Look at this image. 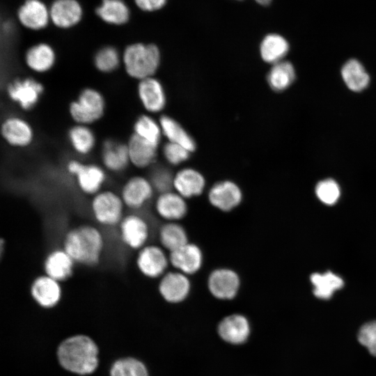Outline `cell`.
<instances>
[{
    "label": "cell",
    "mask_w": 376,
    "mask_h": 376,
    "mask_svg": "<svg viewBox=\"0 0 376 376\" xmlns=\"http://www.w3.org/2000/svg\"><path fill=\"white\" fill-rule=\"evenodd\" d=\"M315 194L322 203L333 205L338 200L340 192L339 186L335 180L326 179L318 183Z\"/></svg>",
    "instance_id": "cell-39"
},
{
    "label": "cell",
    "mask_w": 376,
    "mask_h": 376,
    "mask_svg": "<svg viewBox=\"0 0 376 376\" xmlns=\"http://www.w3.org/2000/svg\"><path fill=\"white\" fill-rule=\"evenodd\" d=\"M130 164L138 169L152 166L157 157V146L132 134L127 142Z\"/></svg>",
    "instance_id": "cell-25"
},
{
    "label": "cell",
    "mask_w": 376,
    "mask_h": 376,
    "mask_svg": "<svg viewBox=\"0 0 376 376\" xmlns=\"http://www.w3.org/2000/svg\"><path fill=\"white\" fill-rule=\"evenodd\" d=\"M140 102L146 110L151 113L162 111L166 104V96L162 85L153 77L141 79L137 85Z\"/></svg>",
    "instance_id": "cell-21"
},
{
    "label": "cell",
    "mask_w": 376,
    "mask_h": 376,
    "mask_svg": "<svg viewBox=\"0 0 376 376\" xmlns=\"http://www.w3.org/2000/svg\"><path fill=\"white\" fill-rule=\"evenodd\" d=\"M29 290L33 299L45 308L54 307L62 298L61 283L44 273L32 280Z\"/></svg>",
    "instance_id": "cell-16"
},
{
    "label": "cell",
    "mask_w": 376,
    "mask_h": 376,
    "mask_svg": "<svg viewBox=\"0 0 376 376\" xmlns=\"http://www.w3.org/2000/svg\"><path fill=\"white\" fill-rule=\"evenodd\" d=\"M56 54L54 48L46 42L30 47L25 52L24 62L27 68L36 73H45L55 65Z\"/></svg>",
    "instance_id": "cell-24"
},
{
    "label": "cell",
    "mask_w": 376,
    "mask_h": 376,
    "mask_svg": "<svg viewBox=\"0 0 376 376\" xmlns=\"http://www.w3.org/2000/svg\"><path fill=\"white\" fill-rule=\"evenodd\" d=\"M122 56L118 49L110 45L99 49L93 57V65L102 73H111L120 65Z\"/></svg>",
    "instance_id": "cell-35"
},
{
    "label": "cell",
    "mask_w": 376,
    "mask_h": 376,
    "mask_svg": "<svg viewBox=\"0 0 376 376\" xmlns=\"http://www.w3.org/2000/svg\"><path fill=\"white\" fill-rule=\"evenodd\" d=\"M50 20L58 28L73 27L81 20L83 10L77 0H55L49 8Z\"/></svg>",
    "instance_id": "cell-20"
},
{
    "label": "cell",
    "mask_w": 376,
    "mask_h": 376,
    "mask_svg": "<svg viewBox=\"0 0 376 376\" xmlns=\"http://www.w3.org/2000/svg\"><path fill=\"white\" fill-rule=\"evenodd\" d=\"M66 170L75 178L79 191L91 197L102 190L107 180L105 169L95 164L71 159L66 164Z\"/></svg>",
    "instance_id": "cell-6"
},
{
    "label": "cell",
    "mask_w": 376,
    "mask_h": 376,
    "mask_svg": "<svg viewBox=\"0 0 376 376\" xmlns=\"http://www.w3.org/2000/svg\"><path fill=\"white\" fill-rule=\"evenodd\" d=\"M160 246L169 253L189 242L188 234L178 221H166L158 230Z\"/></svg>",
    "instance_id": "cell-28"
},
{
    "label": "cell",
    "mask_w": 376,
    "mask_h": 376,
    "mask_svg": "<svg viewBox=\"0 0 376 376\" xmlns=\"http://www.w3.org/2000/svg\"><path fill=\"white\" fill-rule=\"evenodd\" d=\"M159 124L162 133L169 142L182 146L190 152L196 149L194 139L174 119L167 116H162L159 118Z\"/></svg>",
    "instance_id": "cell-31"
},
{
    "label": "cell",
    "mask_w": 376,
    "mask_h": 376,
    "mask_svg": "<svg viewBox=\"0 0 376 376\" xmlns=\"http://www.w3.org/2000/svg\"><path fill=\"white\" fill-rule=\"evenodd\" d=\"M159 48L154 44L134 42L123 50L122 63L126 74L139 81L153 77L160 63Z\"/></svg>",
    "instance_id": "cell-3"
},
{
    "label": "cell",
    "mask_w": 376,
    "mask_h": 376,
    "mask_svg": "<svg viewBox=\"0 0 376 376\" xmlns=\"http://www.w3.org/2000/svg\"><path fill=\"white\" fill-rule=\"evenodd\" d=\"M173 178L172 173L164 166L154 167L148 178L155 191L159 194L172 191L173 188Z\"/></svg>",
    "instance_id": "cell-38"
},
{
    "label": "cell",
    "mask_w": 376,
    "mask_h": 376,
    "mask_svg": "<svg viewBox=\"0 0 376 376\" xmlns=\"http://www.w3.org/2000/svg\"><path fill=\"white\" fill-rule=\"evenodd\" d=\"M136 6L143 11L153 12L161 9L167 0H134Z\"/></svg>",
    "instance_id": "cell-42"
},
{
    "label": "cell",
    "mask_w": 376,
    "mask_h": 376,
    "mask_svg": "<svg viewBox=\"0 0 376 376\" xmlns=\"http://www.w3.org/2000/svg\"><path fill=\"white\" fill-rule=\"evenodd\" d=\"M134 134L158 146L162 136V130L152 117L148 115L139 116L134 123Z\"/></svg>",
    "instance_id": "cell-36"
},
{
    "label": "cell",
    "mask_w": 376,
    "mask_h": 376,
    "mask_svg": "<svg viewBox=\"0 0 376 376\" xmlns=\"http://www.w3.org/2000/svg\"><path fill=\"white\" fill-rule=\"evenodd\" d=\"M95 13L103 22L113 25L127 23L130 15V9L123 0H102Z\"/></svg>",
    "instance_id": "cell-27"
},
{
    "label": "cell",
    "mask_w": 376,
    "mask_h": 376,
    "mask_svg": "<svg viewBox=\"0 0 376 376\" xmlns=\"http://www.w3.org/2000/svg\"><path fill=\"white\" fill-rule=\"evenodd\" d=\"M111 376H148L145 365L133 358L116 361L111 368Z\"/></svg>",
    "instance_id": "cell-37"
},
{
    "label": "cell",
    "mask_w": 376,
    "mask_h": 376,
    "mask_svg": "<svg viewBox=\"0 0 376 376\" xmlns=\"http://www.w3.org/2000/svg\"><path fill=\"white\" fill-rule=\"evenodd\" d=\"M187 199L176 191H169L159 194L155 202L157 214L166 221H178L188 213Z\"/></svg>",
    "instance_id": "cell-18"
},
{
    "label": "cell",
    "mask_w": 376,
    "mask_h": 376,
    "mask_svg": "<svg viewBox=\"0 0 376 376\" xmlns=\"http://www.w3.org/2000/svg\"><path fill=\"white\" fill-rule=\"evenodd\" d=\"M1 134L8 145L19 148L29 147L35 137L31 124L17 116H10L3 120L1 125Z\"/></svg>",
    "instance_id": "cell-14"
},
{
    "label": "cell",
    "mask_w": 376,
    "mask_h": 376,
    "mask_svg": "<svg viewBox=\"0 0 376 376\" xmlns=\"http://www.w3.org/2000/svg\"><path fill=\"white\" fill-rule=\"evenodd\" d=\"M155 191L149 178L133 175L124 182L119 194L126 208L137 212L149 203Z\"/></svg>",
    "instance_id": "cell-10"
},
{
    "label": "cell",
    "mask_w": 376,
    "mask_h": 376,
    "mask_svg": "<svg viewBox=\"0 0 376 376\" xmlns=\"http://www.w3.org/2000/svg\"><path fill=\"white\" fill-rule=\"evenodd\" d=\"M358 340L370 354L376 357V321L367 322L360 328Z\"/></svg>",
    "instance_id": "cell-40"
},
{
    "label": "cell",
    "mask_w": 376,
    "mask_h": 376,
    "mask_svg": "<svg viewBox=\"0 0 376 376\" xmlns=\"http://www.w3.org/2000/svg\"><path fill=\"white\" fill-rule=\"evenodd\" d=\"M207 200L215 209L223 212H230L242 203L243 193L235 182L228 180H221L210 188Z\"/></svg>",
    "instance_id": "cell-12"
},
{
    "label": "cell",
    "mask_w": 376,
    "mask_h": 376,
    "mask_svg": "<svg viewBox=\"0 0 376 376\" xmlns=\"http://www.w3.org/2000/svg\"><path fill=\"white\" fill-rule=\"evenodd\" d=\"M98 350L89 337L78 335L67 338L57 351L60 364L67 370L79 375L93 373L98 365Z\"/></svg>",
    "instance_id": "cell-2"
},
{
    "label": "cell",
    "mask_w": 376,
    "mask_h": 376,
    "mask_svg": "<svg viewBox=\"0 0 376 376\" xmlns=\"http://www.w3.org/2000/svg\"><path fill=\"white\" fill-rule=\"evenodd\" d=\"M205 187V179L197 170L185 168L177 172L173 178V188L185 199L201 195Z\"/></svg>",
    "instance_id": "cell-22"
},
{
    "label": "cell",
    "mask_w": 376,
    "mask_h": 376,
    "mask_svg": "<svg viewBox=\"0 0 376 376\" xmlns=\"http://www.w3.org/2000/svg\"><path fill=\"white\" fill-rule=\"evenodd\" d=\"M190 151L179 144L168 142L163 147V154L169 163L178 165L186 161Z\"/></svg>",
    "instance_id": "cell-41"
},
{
    "label": "cell",
    "mask_w": 376,
    "mask_h": 376,
    "mask_svg": "<svg viewBox=\"0 0 376 376\" xmlns=\"http://www.w3.org/2000/svg\"><path fill=\"white\" fill-rule=\"evenodd\" d=\"M158 292L167 302L177 304L186 299L191 289L189 276L177 270L166 272L158 283Z\"/></svg>",
    "instance_id": "cell-13"
},
{
    "label": "cell",
    "mask_w": 376,
    "mask_h": 376,
    "mask_svg": "<svg viewBox=\"0 0 376 376\" xmlns=\"http://www.w3.org/2000/svg\"><path fill=\"white\" fill-rule=\"evenodd\" d=\"M135 264L141 275L150 279H160L170 265L169 254L161 246L148 244L136 251Z\"/></svg>",
    "instance_id": "cell-8"
},
{
    "label": "cell",
    "mask_w": 376,
    "mask_h": 376,
    "mask_svg": "<svg viewBox=\"0 0 376 376\" xmlns=\"http://www.w3.org/2000/svg\"><path fill=\"white\" fill-rule=\"evenodd\" d=\"M289 50L288 41L276 33L267 35L262 40L260 53L263 61L274 64L282 61Z\"/></svg>",
    "instance_id": "cell-30"
},
{
    "label": "cell",
    "mask_w": 376,
    "mask_h": 376,
    "mask_svg": "<svg viewBox=\"0 0 376 376\" xmlns=\"http://www.w3.org/2000/svg\"><path fill=\"white\" fill-rule=\"evenodd\" d=\"M106 102L97 89H82L77 97L69 105V113L76 124L89 125L100 120L104 115Z\"/></svg>",
    "instance_id": "cell-5"
},
{
    "label": "cell",
    "mask_w": 376,
    "mask_h": 376,
    "mask_svg": "<svg viewBox=\"0 0 376 376\" xmlns=\"http://www.w3.org/2000/svg\"><path fill=\"white\" fill-rule=\"evenodd\" d=\"M105 243L104 235L98 226L83 224L65 232L61 247L77 265L94 267L102 260Z\"/></svg>",
    "instance_id": "cell-1"
},
{
    "label": "cell",
    "mask_w": 376,
    "mask_h": 376,
    "mask_svg": "<svg viewBox=\"0 0 376 376\" xmlns=\"http://www.w3.org/2000/svg\"><path fill=\"white\" fill-rule=\"evenodd\" d=\"M311 281L314 286V295L322 299H330L334 292L342 288L344 285L343 280L330 271L324 274H313Z\"/></svg>",
    "instance_id": "cell-32"
},
{
    "label": "cell",
    "mask_w": 376,
    "mask_h": 376,
    "mask_svg": "<svg viewBox=\"0 0 376 376\" xmlns=\"http://www.w3.org/2000/svg\"><path fill=\"white\" fill-rule=\"evenodd\" d=\"M117 227L119 238L128 249L137 251L148 244L150 225L145 217L136 212L125 214Z\"/></svg>",
    "instance_id": "cell-7"
},
{
    "label": "cell",
    "mask_w": 376,
    "mask_h": 376,
    "mask_svg": "<svg viewBox=\"0 0 376 376\" xmlns=\"http://www.w3.org/2000/svg\"><path fill=\"white\" fill-rule=\"evenodd\" d=\"M101 159L104 169L123 172L130 164L127 143L107 139L102 144Z\"/></svg>",
    "instance_id": "cell-23"
},
{
    "label": "cell",
    "mask_w": 376,
    "mask_h": 376,
    "mask_svg": "<svg viewBox=\"0 0 376 376\" xmlns=\"http://www.w3.org/2000/svg\"><path fill=\"white\" fill-rule=\"evenodd\" d=\"M6 92L13 102L22 110L29 111L39 102L44 86L31 77L16 79L7 86Z\"/></svg>",
    "instance_id": "cell-11"
},
{
    "label": "cell",
    "mask_w": 376,
    "mask_h": 376,
    "mask_svg": "<svg viewBox=\"0 0 376 376\" xmlns=\"http://www.w3.org/2000/svg\"><path fill=\"white\" fill-rule=\"evenodd\" d=\"M169 258L170 265L175 268V270L187 276L199 272L204 262V255L201 248L198 244L190 242L169 253Z\"/></svg>",
    "instance_id": "cell-15"
},
{
    "label": "cell",
    "mask_w": 376,
    "mask_h": 376,
    "mask_svg": "<svg viewBox=\"0 0 376 376\" xmlns=\"http://www.w3.org/2000/svg\"><path fill=\"white\" fill-rule=\"evenodd\" d=\"M255 1L262 6H267L272 1V0H255Z\"/></svg>",
    "instance_id": "cell-43"
},
{
    "label": "cell",
    "mask_w": 376,
    "mask_h": 376,
    "mask_svg": "<svg viewBox=\"0 0 376 376\" xmlns=\"http://www.w3.org/2000/svg\"><path fill=\"white\" fill-rule=\"evenodd\" d=\"M207 288L214 298L230 300L239 293L241 279L233 269L227 267H217L208 274Z\"/></svg>",
    "instance_id": "cell-9"
},
{
    "label": "cell",
    "mask_w": 376,
    "mask_h": 376,
    "mask_svg": "<svg viewBox=\"0 0 376 376\" xmlns=\"http://www.w3.org/2000/svg\"><path fill=\"white\" fill-rule=\"evenodd\" d=\"M17 16L23 26L32 31L45 29L50 20L49 8L40 0H25Z\"/></svg>",
    "instance_id": "cell-19"
},
{
    "label": "cell",
    "mask_w": 376,
    "mask_h": 376,
    "mask_svg": "<svg viewBox=\"0 0 376 376\" xmlns=\"http://www.w3.org/2000/svg\"><path fill=\"white\" fill-rule=\"evenodd\" d=\"M126 209L120 194L111 189H102L91 198L92 217L103 227H117L125 215Z\"/></svg>",
    "instance_id": "cell-4"
},
{
    "label": "cell",
    "mask_w": 376,
    "mask_h": 376,
    "mask_svg": "<svg viewBox=\"0 0 376 376\" xmlns=\"http://www.w3.org/2000/svg\"><path fill=\"white\" fill-rule=\"evenodd\" d=\"M341 75L347 86L353 91H362L369 83V75L361 63L355 59H350L345 63Z\"/></svg>",
    "instance_id": "cell-34"
},
{
    "label": "cell",
    "mask_w": 376,
    "mask_h": 376,
    "mask_svg": "<svg viewBox=\"0 0 376 376\" xmlns=\"http://www.w3.org/2000/svg\"><path fill=\"white\" fill-rule=\"evenodd\" d=\"M76 265L70 256L61 246L52 249L45 256L42 268L44 274L62 283L73 276Z\"/></svg>",
    "instance_id": "cell-17"
},
{
    "label": "cell",
    "mask_w": 376,
    "mask_h": 376,
    "mask_svg": "<svg viewBox=\"0 0 376 376\" xmlns=\"http://www.w3.org/2000/svg\"><path fill=\"white\" fill-rule=\"evenodd\" d=\"M218 333L225 341L232 344H241L246 340L250 333L247 318L241 314H232L225 317L219 324Z\"/></svg>",
    "instance_id": "cell-26"
},
{
    "label": "cell",
    "mask_w": 376,
    "mask_h": 376,
    "mask_svg": "<svg viewBox=\"0 0 376 376\" xmlns=\"http://www.w3.org/2000/svg\"><path fill=\"white\" fill-rule=\"evenodd\" d=\"M295 72L293 65L288 61H281L273 64L267 74V82L275 91H282L294 81Z\"/></svg>",
    "instance_id": "cell-33"
},
{
    "label": "cell",
    "mask_w": 376,
    "mask_h": 376,
    "mask_svg": "<svg viewBox=\"0 0 376 376\" xmlns=\"http://www.w3.org/2000/svg\"><path fill=\"white\" fill-rule=\"evenodd\" d=\"M68 139L73 150L79 155H89L96 144V137L88 125L75 124L68 132Z\"/></svg>",
    "instance_id": "cell-29"
}]
</instances>
